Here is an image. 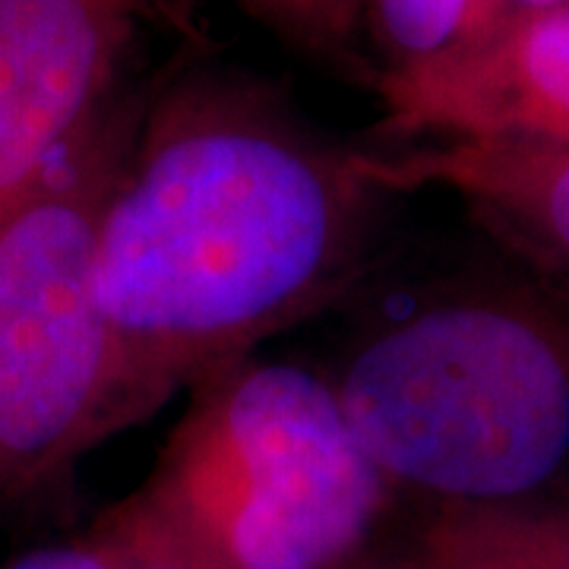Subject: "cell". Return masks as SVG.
<instances>
[{
  "instance_id": "6da1fadb",
  "label": "cell",
  "mask_w": 569,
  "mask_h": 569,
  "mask_svg": "<svg viewBox=\"0 0 569 569\" xmlns=\"http://www.w3.org/2000/svg\"><path fill=\"white\" fill-rule=\"evenodd\" d=\"M392 200L365 149L257 82L187 73L149 92L92 260L114 433L358 291Z\"/></svg>"
},
{
  "instance_id": "7a4b0ae2",
  "label": "cell",
  "mask_w": 569,
  "mask_h": 569,
  "mask_svg": "<svg viewBox=\"0 0 569 569\" xmlns=\"http://www.w3.org/2000/svg\"><path fill=\"white\" fill-rule=\"evenodd\" d=\"M326 380L396 497L569 500V295L512 260L377 305Z\"/></svg>"
},
{
  "instance_id": "3957f363",
  "label": "cell",
  "mask_w": 569,
  "mask_h": 569,
  "mask_svg": "<svg viewBox=\"0 0 569 569\" xmlns=\"http://www.w3.org/2000/svg\"><path fill=\"white\" fill-rule=\"evenodd\" d=\"M392 500L326 373L244 358L190 389L121 507L187 569H332Z\"/></svg>"
},
{
  "instance_id": "277c9868",
  "label": "cell",
  "mask_w": 569,
  "mask_h": 569,
  "mask_svg": "<svg viewBox=\"0 0 569 569\" xmlns=\"http://www.w3.org/2000/svg\"><path fill=\"white\" fill-rule=\"evenodd\" d=\"M146 99V89H118L48 162L0 193V507L114 437V358L92 260Z\"/></svg>"
},
{
  "instance_id": "5b68a950",
  "label": "cell",
  "mask_w": 569,
  "mask_h": 569,
  "mask_svg": "<svg viewBox=\"0 0 569 569\" xmlns=\"http://www.w3.org/2000/svg\"><path fill=\"white\" fill-rule=\"evenodd\" d=\"M392 140H541L569 146V3L519 13L440 58L377 73Z\"/></svg>"
},
{
  "instance_id": "8992f818",
  "label": "cell",
  "mask_w": 569,
  "mask_h": 569,
  "mask_svg": "<svg viewBox=\"0 0 569 569\" xmlns=\"http://www.w3.org/2000/svg\"><path fill=\"white\" fill-rule=\"evenodd\" d=\"M149 10L152 0H0V193L118 92Z\"/></svg>"
},
{
  "instance_id": "52a82bcc",
  "label": "cell",
  "mask_w": 569,
  "mask_h": 569,
  "mask_svg": "<svg viewBox=\"0 0 569 569\" xmlns=\"http://www.w3.org/2000/svg\"><path fill=\"white\" fill-rule=\"evenodd\" d=\"M392 197L440 187L507 260L569 295V146L541 140H437L399 156L367 152Z\"/></svg>"
},
{
  "instance_id": "ba28073f",
  "label": "cell",
  "mask_w": 569,
  "mask_h": 569,
  "mask_svg": "<svg viewBox=\"0 0 569 569\" xmlns=\"http://www.w3.org/2000/svg\"><path fill=\"white\" fill-rule=\"evenodd\" d=\"M415 545L427 569H569V500L433 509Z\"/></svg>"
},
{
  "instance_id": "9c48e42d",
  "label": "cell",
  "mask_w": 569,
  "mask_h": 569,
  "mask_svg": "<svg viewBox=\"0 0 569 569\" xmlns=\"http://www.w3.org/2000/svg\"><path fill=\"white\" fill-rule=\"evenodd\" d=\"M387 67L440 58L493 29L485 0H367Z\"/></svg>"
},
{
  "instance_id": "30bf717a",
  "label": "cell",
  "mask_w": 569,
  "mask_h": 569,
  "mask_svg": "<svg viewBox=\"0 0 569 569\" xmlns=\"http://www.w3.org/2000/svg\"><path fill=\"white\" fill-rule=\"evenodd\" d=\"M253 20L326 61H348L367 0H238Z\"/></svg>"
},
{
  "instance_id": "8fae6325",
  "label": "cell",
  "mask_w": 569,
  "mask_h": 569,
  "mask_svg": "<svg viewBox=\"0 0 569 569\" xmlns=\"http://www.w3.org/2000/svg\"><path fill=\"white\" fill-rule=\"evenodd\" d=\"M332 569H427V563L418 545H411L408 550H380L367 545L365 550H358L355 557H348Z\"/></svg>"
},
{
  "instance_id": "7c38bea8",
  "label": "cell",
  "mask_w": 569,
  "mask_h": 569,
  "mask_svg": "<svg viewBox=\"0 0 569 569\" xmlns=\"http://www.w3.org/2000/svg\"><path fill=\"white\" fill-rule=\"evenodd\" d=\"M569 0H485L488 7V17L493 26H500L509 17H519V13H538V10H553V7H563Z\"/></svg>"
},
{
  "instance_id": "4fadbf2b",
  "label": "cell",
  "mask_w": 569,
  "mask_h": 569,
  "mask_svg": "<svg viewBox=\"0 0 569 569\" xmlns=\"http://www.w3.org/2000/svg\"><path fill=\"white\" fill-rule=\"evenodd\" d=\"M152 541H156V538H152ZM156 545H159V541H156ZM133 569H187V567H183V563H178V560H174V557H171V553H168V550L159 545V550H156L152 557H146L140 567H133Z\"/></svg>"
}]
</instances>
